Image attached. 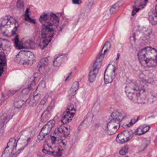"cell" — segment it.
I'll use <instances>...</instances> for the list:
<instances>
[{
    "mask_svg": "<svg viewBox=\"0 0 157 157\" xmlns=\"http://www.w3.org/2000/svg\"><path fill=\"white\" fill-rule=\"evenodd\" d=\"M70 133V129L66 124L58 126L46 141L43 152L53 156H61Z\"/></svg>",
    "mask_w": 157,
    "mask_h": 157,
    "instance_id": "1",
    "label": "cell"
},
{
    "mask_svg": "<svg viewBox=\"0 0 157 157\" xmlns=\"http://www.w3.org/2000/svg\"><path fill=\"white\" fill-rule=\"evenodd\" d=\"M126 96L136 103H151L156 101V94L146 86L137 82H130L127 84L125 89Z\"/></svg>",
    "mask_w": 157,
    "mask_h": 157,
    "instance_id": "2",
    "label": "cell"
},
{
    "mask_svg": "<svg viewBox=\"0 0 157 157\" xmlns=\"http://www.w3.org/2000/svg\"><path fill=\"white\" fill-rule=\"evenodd\" d=\"M138 58L141 66L145 67H152L157 65V51L150 47L140 49Z\"/></svg>",
    "mask_w": 157,
    "mask_h": 157,
    "instance_id": "3",
    "label": "cell"
},
{
    "mask_svg": "<svg viewBox=\"0 0 157 157\" xmlns=\"http://www.w3.org/2000/svg\"><path fill=\"white\" fill-rule=\"evenodd\" d=\"M18 26L16 20L11 16H4L1 20V32L4 36L10 37L14 35Z\"/></svg>",
    "mask_w": 157,
    "mask_h": 157,
    "instance_id": "4",
    "label": "cell"
},
{
    "mask_svg": "<svg viewBox=\"0 0 157 157\" xmlns=\"http://www.w3.org/2000/svg\"><path fill=\"white\" fill-rule=\"evenodd\" d=\"M39 20L43 26L53 30L56 28L59 24V19L56 14L53 13H44L41 15Z\"/></svg>",
    "mask_w": 157,
    "mask_h": 157,
    "instance_id": "5",
    "label": "cell"
},
{
    "mask_svg": "<svg viewBox=\"0 0 157 157\" xmlns=\"http://www.w3.org/2000/svg\"><path fill=\"white\" fill-rule=\"evenodd\" d=\"M35 60L34 54L31 51L26 50L19 52L15 58L16 62L24 66H32L35 63Z\"/></svg>",
    "mask_w": 157,
    "mask_h": 157,
    "instance_id": "6",
    "label": "cell"
},
{
    "mask_svg": "<svg viewBox=\"0 0 157 157\" xmlns=\"http://www.w3.org/2000/svg\"><path fill=\"white\" fill-rule=\"evenodd\" d=\"M47 87L45 81L42 80L37 86L30 100L29 105L31 107H34L41 100V98L46 91Z\"/></svg>",
    "mask_w": 157,
    "mask_h": 157,
    "instance_id": "7",
    "label": "cell"
},
{
    "mask_svg": "<svg viewBox=\"0 0 157 157\" xmlns=\"http://www.w3.org/2000/svg\"><path fill=\"white\" fill-rule=\"evenodd\" d=\"M54 30L43 26L41 33V43L39 44V47L41 49L45 48L51 42L54 36Z\"/></svg>",
    "mask_w": 157,
    "mask_h": 157,
    "instance_id": "8",
    "label": "cell"
},
{
    "mask_svg": "<svg viewBox=\"0 0 157 157\" xmlns=\"http://www.w3.org/2000/svg\"><path fill=\"white\" fill-rule=\"evenodd\" d=\"M105 55L104 54L100 53L94 61L89 74V81L90 83L93 82L96 79L97 74L101 67Z\"/></svg>",
    "mask_w": 157,
    "mask_h": 157,
    "instance_id": "9",
    "label": "cell"
},
{
    "mask_svg": "<svg viewBox=\"0 0 157 157\" xmlns=\"http://www.w3.org/2000/svg\"><path fill=\"white\" fill-rule=\"evenodd\" d=\"M32 90L31 87L25 88L16 97L14 101V106L15 108L19 109L24 106L30 98Z\"/></svg>",
    "mask_w": 157,
    "mask_h": 157,
    "instance_id": "10",
    "label": "cell"
},
{
    "mask_svg": "<svg viewBox=\"0 0 157 157\" xmlns=\"http://www.w3.org/2000/svg\"><path fill=\"white\" fill-rule=\"evenodd\" d=\"M30 136H31V135L30 133L26 131L22 134L15 145L13 156L18 154L20 151L23 150V149L26 147L29 140H30V138H31Z\"/></svg>",
    "mask_w": 157,
    "mask_h": 157,
    "instance_id": "11",
    "label": "cell"
},
{
    "mask_svg": "<svg viewBox=\"0 0 157 157\" xmlns=\"http://www.w3.org/2000/svg\"><path fill=\"white\" fill-rule=\"evenodd\" d=\"M116 64L113 62L108 65L104 74V82L106 84L111 83L116 75Z\"/></svg>",
    "mask_w": 157,
    "mask_h": 157,
    "instance_id": "12",
    "label": "cell"
},
{
    "mask_svg": "<svg viewBox=\"0 0 157 157\" xmlns=\"http://www.w3.org/2000/svg\"><path fill=\"white\" fill-rule=\"evenodd\" d=\"M76 109L73 104H71L68 106L62 115L61 122L63 124H67L71 122L76 114Z\"/></svg>",
    "mask_w": 157,
    "mask_h": 157,
    "instance_id": "13",
    "label": "cell"
},
{
    "mask_svg": "<svg viewBox=\"0 0 157 157\" xmlns=\"http://www.w3.org/2000/svg\"><path fill=\"white\" fill-rule=\"evenodd\" d=\"M56 124V121L54 119L50 120L47 124H46L41 129L40 133L38 134L37 139L39 141H42L44 139L47 135L49 134Z\"/></svg>",
    "mask_w": 157,
    "mask_h": 157,
    "instance_id": "14",
    "label": "cell"
},
{
    "mask_svg": "<svg viewBox=\"0 0 157 157\" xmlns=\"http://www.w3.org/2000/svg\"><path fill=\"white\" fill-rule=\"evenodd\" d=\"M134 136V133L130 129L124 130L117 135L116 140L117 143L119 144H124L131 140Z\"/></svg>",
    "mask_w": 157,
    "mask_h": 157,
    "instance_id": "15",
    "label": "cell"
},
{
    "mask_svg": "<svg viewBox=\"0 0 157 157\" xmlns=\"http://www.w3.org/2000/svg\"><path fill=\"white\" fill-rule=\"evenodd\" d=\"M56 100L54 99L50 103L47 108H46L44 112L42 114V116L41 117V122L42 123H45L47 121L48 119L51 117L52 115V111L54 109L56 104Z\"/></svg>",
    "mask_w": 157,
    "mask_h": 157,
    "instance_id": "16",
    "label": "cell"
},
{
    "mask_svg": "<svg viewBox=\"0 0 157 157\" xmlns=\"http://www.w3.org/2000/svg\"><path fill=\"white\" fill-rule=\"evenodd\" d=\"M120 127V122L113 119L108 123L107 126V132L109 135L116 133Z\"/></svg>",
    "mask_w": 157,
    "mask_h": 157,
    "instance_id": "17",
    "label": "cell"
},
{
    "mask_svg": "<svg viewBox=\"0 0 157 157\" xmlns=\"http://www.w3.org/2000/svg\"><path fill=\"white\" fill-rule=\"evenodd\" d=\"M15 141H16V140L14 138H12L10 139L8 142L5 150L4 151L2 155V157H9L11 156L13 149L15 148Z\"/></svg>",
    "mask_w": 157,
    "mask_h": 157,
    "instance_id": "18",
    "label": "cell"
},
{
    "mask_svg": "<svg viewBox=\"0 0 157 157\" xmlns=\"http://www.w3.org/2000/svg\"><path fill=\"white\" fill-rule=\"evenodd\" d=\"M148 0H135L133 5L132 15H135L138 12L143 9L147 5Z\"/></svg>",
    "mask_w": 157,
    "mask_h": 157,
    "instance_id": "19",
    "label": "cell"
},
{
    "mask_svg": "<svg viewBox=\"0 0 157 157\" xmlns=\"http://www.w3.org/2000/svg\"><path fill=\"white\" fill-rule=\"evenodd\" d=\"M68 59L67 55L66 54H59L54 59L53 65L55 67H59L65 63Z\"/></svg>",
    "mask_w": 157,
    "mask_h": 157,
    "instance_id": "20",
    "label": "cell"
},
{
    "mask_svg": "<svg viewBox=\"0 0 157 157\" xmlns=\"http://www.w3.org/2000/svg\"><path fill=\"white\" fill-rule=\"evenodd\" d=\"M79 87V84L78 82L75 81L72 83L68 92L67 97L69 100H71L75 96L77 91L78 90Z\"/></svg>",
    "mask_w": 157,
    "mask_h": 157,
    "instance_id": "21",
    "label": "cell"
},
{
    "mask_svg": "<svg viewBox=\"0 0 157 157\" xmlns=\"http://www.w3.org/2000/svg\"><path fill=\"white\" fill-rule=\"evenodd\" d=\"M149 21L152 25H157V5L149 13Z\"/></svg>",
    "mask_w": 157,
    "mask_h": 157,
    "instance_id": "22",
    "label": "cell"
},
{
    "mask_svg": "<svg viewBox=\"0 0 157 157\" xmlns=\"http://www.w3.org/2000/svg\"><path fill=\"white\" fill-rule=\"evenodd\" d=\"M125 113L120 110H115L112 113L111 117L113 119L121 122L125 117Z\"/></svg>",
    "mask_w": 157,
    "mask_h": 157,
    "instance_id": "23",
    "label": "cell"
},
{
    "mask_svg": "<svg viewBox=\"0 0 157 157\" xmlns=\"http://www.w3.org/2000/svg\"><path fill=\"white\" fill-rule=\"evenodd\" d=\"M150 128V126L148 125L143 124L139 127L135 131L134 134L136 136H140L147 133Z\"/></svg>",
    "mask_w": 157,
    "mask_h": 157,
    "instance_id": "24",
    "label": "cell"
},
{
    "mask_svg": "<svg viewBox=\"0 0 157 157\" xmlns=\"http://www.w3.org/2000/svg\"><path fill=\"white\" fill-rule=\"evenodd\" d=\"M48 62H49V57H45L42 59L38 63V66H37L38 71L40 72H41L47 66Z\"/></svg>",
    "mask_w": 157,
    "mask_h": 157,
    "instance_id": "25",
    "label": "cell"
},
{
    "mask_svg": "<svg viewBox=\"0 0 157 157\" xmlns=\"http://www.w3.org/2000/svg\"><path fill=\"white\" fill-rule=\"evenodd\" d=\"M0 61H1V75L4 72L6 67V59L4 53L1 52V56H0Z\"/></svg>",
    "mask_w": 157,
    "mask_h": 157,
    "instance_id": "26",
    "label": "cell"
},
{
    "mask_svg": "<svg viewBox=\"0 0 157 157\" xmlns=\"http://www.w3.org/2000/svg\"><path fill=\"white\" fill-rule=\"evenodd\" d=\"M122 4H123V2L120 1L118 2L115 3L114 5H113V6L111 7V9H110V11L111 14H113V13H115L119 9V8L121 7Z\"/></svg>",
    "mask_w": 157,
    "mask_h": 157,
    "instance_id": "27",
    "label": "cell"
},
{
    "mask_svg": "<svg viewBox=\"0 0 157 157\" xmlns=\"http://www.w3.org/2000/svg\"><path fill=\"white\" fill-rule=\"evenodd\" d=\"M10 44L8 41L4 40V39H1V49H3V50H7L8 48H10Z\"/></svg>",
    "mask_w": 157,
    "mask_h": 157,
    "instance_id": "28",
    "label": "cell"
},
{
    "mask_svg": "<svg viewBox=\"0 0 157 157\" xmlns=\"http://www.w3.org/2000/svg\"><path fill=\"white\" fill-rule=\"evenodd\" d=\"M48 98H49V94H47V95H46L45 98L41 101V102L39 104V106L38 107V109H37L38 113L40 112L43 109V108H44V106L46 103Z\"/></svg>",
    "mask_w": 157,
    "mask_h": 157,
    "instance_id": "29",
    "label": "cell"
},
{
    "mask_svg": "<svg viewBox=\"0 0 157 157\" xmlns=\"http://www.w3.org/2000/svg\"><path fill=\"white\" fill-rule=\"evenodd\" d=\"M139 117H135L132 118L128 123L126 124L123 127L125 128L130 127L138 121Z\"/></svg>",
    "mask_w": 157,
    "mask_h": 157,
    "instance_id": "30",
    "label": "cell"
},
{
    "mask_svg": "<svg viewBox=\"0 0 157 157\" xmlns=\"http://www.w3.org/2000/svg\"><path fill=\"white\" fill-rule=\"evenodd\" d=\"M110 48H111V44H110L109 42H106V43L105 44L103 48L101 53L105 55V54L109 51Z\"/></svg>",
    "mask_w": 157,
    "mask_h": 157,
    "instance_id": "31",
    "label": "cell"
},
{
    "mask_svg": "<svg viewBox=\"0 0 157 157\" xmlns=\"http://www.w3.org/2000/svg\"><path fill=\"white\" fill-rule=\"evenodd\" d=\"M128 148L127 145L125 146L124 147L121 149V150L119 151V154L121 155H124L127 153L128 151Z\"/></svg>",
    "mask_w": 157,
    "mask_h": 157,
    "instance_id": "32",
    "label": "cell"
},
{
    "mask_svg": "<svg viewBox=\"0 0 157 157\" xmlns=\"http://www.w3.org/2000/svg\"><path fill=\"white\" fill-rule=\"evenodd\" d=\"M25 19L26 21H28L30 22L33 23H35V22L34 21V20L33 19H31L30 17H29V11H28V10H27L26 13H25Z\"/></svg>",
    "mask_w": 157,
    "mask_h": 157,
    "instance_id": "33",
    "label": "cell"
},
{
    "mask_svg": "<svg viewBox=\"0 0 157 157\" xmlns=\"http://www.w3.org/2000/svg\"><path fill=\"white\" fill-rule=\"evenodd\" d=\"M17 7L19 9H21L23 8L24 2L23 0H18L17 3Z\"/></svg>",
    "mask_w": 157,
    "mask_h": 157,
    "instance_id": "34",
    "label": "cell"
},
{
    "mask_svg": "<svg viewBox=\"0 0 157 157\" xmlns=\"http://www.w3.org/2000/svg\"><path fill=\"white\" fill-rule=\"evenodd\" d=\"M72 2L74 4H79L82 3L81 0H72Z\"/></svg>",
    "mask_w": 157,
    "mask_h": 157,
    "instance_id": "35",
    "label": "cell"
},
{
    "mask_svg": "<svg viewBox=\"0 0 157 157\" xmlns=\"http://www.w3.org/2000/svg\"><path fill=\"white\" fill-rule=\"evenodd\" d=\"M156 1H157V0H156Z\"/></svg>",
    "mask_w": 157,
    "mask_h": 157,
    "instance_id": "36",
    "label": "cell"
}]
</instances>
